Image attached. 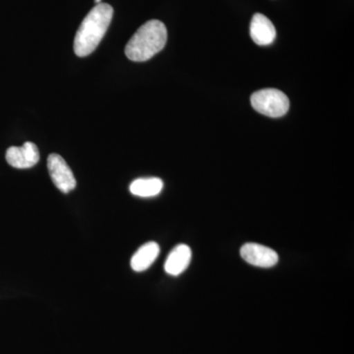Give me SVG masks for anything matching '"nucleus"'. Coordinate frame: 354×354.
I'll return each instance as SVG.
<instances>
[{"label": "nucleus", "instance_id": "f257e3e1", "mask_svg": "<svg viewBox=\"0 0 354 354\" xmlns=\"http://www.w3.org/2000/svg\"><path fill=\"white\" fill-rule=\"evenodd\" d=\"M113 8L108 3L97 4L81 23L74 39L77 57H85L101 43L113 20Z\"/></svg>", "mask_w": 354, "mask_h": 354}, {"label": "nucleus", "instance_id": "f03ea898", "mask_svg": "<svg viewBox=\"0 0 354 354\" xmlns=\"http://www.w3.org/2000/svg\"><path fill=\"white\" fill-rule=\"evenodd\" d=\"M167 27L162 21L150 20L142 25L125 46V55L132 62H143L164 50Z\"/></svg>", "mask_w": 354, "mask_h": 354}, {"label": "nucleus", "instance_id": "7ed1b4c3", "mask_svg": "<svg viewBox=\"0 0 354 354\" xmlns=\"http://www.w3.org/2000/svg\"><path fill=\"white\" fill-rule=\"evenodd\" d=\"M251 104L256 111L269 118H281L290 109L288 95L277 88H264L251 95Z\"/></svg>", "mask_w": 354, "mask_h": 354}, {"label": "nucleus", "instance_id": "20e7f679", "mask_svg": "<svg viewBox=\"0 0 354 354\" xmlns=\"http://www.w3.org/2000/svg\"><path fill=\"white\" fill-rule=\"evenodd\" d=\"M48 169L53 183L62 193L71 192L75 189L76 179L73 171L66 164L62 156L51 153L48 158Z\"/></svg>", "mask_w": 354, "mask_h": 354}, {"label": "nucleus", "instance_id": "39448f33", "mask_svg": "<svg viewBox=\"0 0 354 354\" xmlns=\"http://www.w3.org/2000/svg\"><path fill=\"white\" fill-rule=\"evenodd\" d=\"M6 160L15 169H31L39 160L38 147L32 142H26L22 147H10L6 151Z\"/></svg>", "mask_w": 354, "mask_h": 354}, {"label": "nucleus", "instance_id": "423d86ee", "mask_svg": "<svg viewBox=\"0 0 354 354\" xmlns=\"http://www.w3.org/2000/svg\"><path fill=\"white\" fill-rule=\"evenodd\" d=\"M241 255L248 264L256 267L272 268L279 262V255L276 251L258 243L244 244Z\"/></svg>", "mask_w": 354, "mask_h": 354}, {"label": "nucleus", "instance_id": "0eeeda50", "mask_svg": "<svg viewBox=\"0 0 354 354\" xmlns=\"http://www.w3.org/2000/svg\"><path fill=\"white\" fill-rule=\"evenodd\" d=\"M250 36L258 46H269L276 39V28L269 18L261 13L254 14L250 24Z\"/></svg>", "mask_w": 354, "mask_h": 354}, {"label": "nucleus", "instance_id": "6e6552de", "mask_svg": "<svg viewBox=\"0 0 354 354\" xmlns=\"http://www.w3.org/2000/svg\"><path fill=\"white\" fill-rule=\"evenodd\" d=\"M192 252L189 246L186 244H179L172 249L165 261V270L171 276H179L183 274L191 262Z\"/></svg>", "mask_w": 354, "mask_h": 354}, {"label": "nucleus", "instance_id": "1a4fd4ad", "mask_svg": "<svg viewBox=\"0 0 354 354\" xmlns=\"http://www.w3.org/2000/svg\"><path fill=\"white\" fill-rule=\"evenodd\" d=\"M160 254V246L156 242H148L140 247L131 259V268L135 272L148 270L157 259Z\"/></svg>", "mask_w": 354, "mask_h": 354}, {"label": "nucleus", "instance_id": "9d476101", "mask_svg": "<svg viewBox=\"0 0 354 354\" xmlns=\"http://www.w3.org/2000/svg\"><path fill=\"white\" fill-rule=\"evenodd\" d=\"M164 188V183L158 177H147V178H138L130 184V192L135 196L153 197L162 192Z\"/></svg>", "mask_w": 354, "mask_h": 354}, {"label": "nucleus", "instance_id": "9b49d317", "mask_svg": "<svg viewBox=\"0 0 354 354\" xmlns=\"http://www.w3.org/2000/svg\"><path fill=\"white\" fill-rule=\"evenodd\" d=\"M101 1H102V0H95V3H97V4L102 3Z\"/></svg>", "mask_w": 354, "mask_h": 354}]
</instances>
